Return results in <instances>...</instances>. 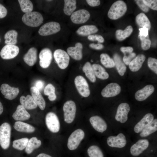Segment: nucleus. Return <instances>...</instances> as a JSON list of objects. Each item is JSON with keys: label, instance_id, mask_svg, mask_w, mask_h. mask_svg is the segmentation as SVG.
<instances>
[{"label": "nucleus", "instance_id": "obj_48", "mask_svg": "<svg viewBox=\"0 0 157 157\" xmlns=\"http://www.w3.org/2000/svg\"><path fill=\"white\" fill-rule=\"evenodd\" d=\"M139 8L144 12H147L149 10V8L143 3L141 0H135Z\"/></svg>", "mask_w": 157, "mask_h": 157}, {"label": "nucleus", "instance_id": "obj_10", "mask_svg": "<svg viewBox=\"0 0 157 157\" xmlns=\"http://www.w3.org/2000/svg\"><path fill=\"white\" fill-rule=\"evenodd\" d=\"M11 127L7 122L3 123L0 126V145L4 149H7L10 142Z\"/></svg>", "mask_w": 157, "mask_h": 157}, {"label": "nucleus", "instance_id": "obj_58", "mask_svg": "<svg viewBox=\"0 0 157 157\" xmlns=\"http://www.w3.org/2000/svg\"><path fill=\"white\" fill-rule=\"evenodd\" d=\"M1 38H0V42H1Z\"/></svg>", "mask_w": 157, "mask_h": 157}, {"label": "nucleus", "instance_id": "obj_3", "mask_svg": "<svg viewBox=\"0 0 157 157\" xmlns=\"http://www.w3.org/2000/svg\"><path fill=\"white\" fill-rule=\"evenodd\" d=\"M135 139L128 149L132 157H139L148 150L156 148L157 139L141 138Z\"/></svg>", "mask_w": 157, "mask_h": 157}, {"label": "nucleus", "instance_id": "obj_43", "mask_svg": "<svg viewBox=\"0 0 157 157\" xmlns=\"http://www.w3.org/2000/svg\"><path fill=\"white\" fill-rule=\"evenodd\" d=\"M141 42V46L142 49L144 50L149 49L151 46V41L149 39V35L147 36H139Z\"/></svg>", "mask_w": 157, "mask_h": 157}, {"label": "nucleus", "instance_id": "obj_26", "mask_svg": "<svg viewBox=\"0 0 157 157\" xmlns=\"http://www.w3.org/2000/svg\"><path fill=\"white\" fill-rule=\"evenodd\" d=\"M145 58V56L144 54L138 55L129 63V67L130 70L133 72L139 70L142 67Z\"/></svg>", "mask_w": 157, "mask_h": 157}, {"label": "nucleus", "instance_id": "obj_33", "mask_svg": "<svg viewBox=\"0 0 157 157\" xmlns=\"http://www.w3.org/2000/svg\"><path fill=\"white\" fill-rule=\"evenodd\" d=\"M82 70L89 80L92 83L96 82V79L90 63L87 62L82 67Z\"/></svg>", "mask_w": 157, "mask_h": 157}, {"label": "nucleus", "instance_id": "obj_8", "mask_svg": "<svg viewBox=\"0 0 157 157\" xmlns=\"http://www.w3.org/2000/svg\"><path fill=\"white\" fill-rule=\"evenodd\" d=\"M43 19L41 14L36 11L25 13L22 17V20L24 24L32 27L40 26L43 23Z\"/></svg>", "mask_w": 157, "mask_h": 157}, {"label": "nucleus", "instance_id": "obj_56", "mask_svg": "<svg viewBox=\"0 0 157 157\" xmlns=\"http://www.w3.org/2000/svg\"><path fill=\"white\" fill-rule=\"evenodd\" d=\"M3 110V107L1 102L0 101V115L2 113Z\"/></svg>", "mask_w": 157, "mask_h": 157}, {"label": "nucleus", "instance_id": "obj_5", "mask_svg": "<svg viewBox=\"0 0 157 157\" xmlns=\"http://www.w3.org/2000/svg\"><path fill=\"white\" fill-rule=\"evenodd\" d=\"M89 122L92 129L96 132L107 135L114 133L110 124L106 119L95 115L91 116Z\"/></svg>", "mask_w": 157, "mask_h": 157}, {"label": "nucleus", "instance_id": "obj_57", "mask_svg": "<svg viewBox=\"0 0 157 157\" xmlns=\"http://www.w3.org/2000/svg\"><path fill=\"white\" fill-rule=\"evenodd\" d=\"M46 1H52V0H47Z\"/></svg>", "mask_w": 157, "mask_h": 157}, {"label": "nucleus", "instance_id": "obj_23", "mask_svg": "<svg viewBox=\"0 0 157 157\" xmlns=\"http://www.w3.org/2000/svg\"><path fill=\"white\" fill-rule=\"evenodd\" d=\"M30 90L31 96L38 106L41 110H44L46 107V102L40 91L34 86L31 87Z\"/></svg>", "mask_w": 157, "mask_h": 157}, {"label": "nucleus", "instance_id": "obj_49", "mask_svg": "<svg viewBox=\"0 0 157 157\" xmlns=\"http://www.w3.org/2000/svg\"><path fill=\"white\" fill-rule=\"evenodd\" d=\"M7 10L2 4L0 3V19L5 17L7 15Z\"/></svg>", "mask_w": 157, "mask_h": 157}, {"label": "nucleus", "instance_id": "obj_30", "mask_svg": "<svg viewBox=\"0 0 157 157\" xmlns=\"http://www.w3.org/2000/svg\"><path fill=\"white\" fill-rule=\"evenodd\" d=\"M92 66L96 77L102 80L106 79L108 78L109 74L101 65L99 64H94Z\"/></svg>", "mask_w": 157, "mask_h": 157}, {"label": "nucleus", "instance_id": "obj_27", "mask_svg": "<svg viewBox=\"0 0 157 157\" xmlns=\"http://www.w3.org/2000/svg\"><path fill=\"white\" fill-rule=\"evenodd\" d=\"M97 27L93 25H86L80 27L76 31V33L79 35L87 36L92 35L98 32Z\"/></svg>", "mask_w": 157, "mask_h": 157}, {"label": "nucleus", "instance_id": "obj_45", "mask_svg": "<svg viewBox=\"0 0 157 157\" xmlns=\"http://www.w3.org/2000/svg\"><path fill=\"white\" fill-rule=\"evenodd\" d=\"M88 39L92 41H97L98 43H103L104 40L101 35L98 34H92L88 36Z\"/></svg>", "mask_w": 157, "mask_h": 157}, {"label": "nucleus", "instance_id": "obj_54", "mask_svg": "<svg viewBox=\"0 0 157 157\" xmlns=\"http://www.w3.org/2000/svg\"><path fill=\"white\" fill-rule=\"evenodd\" d=\"M120 50L124 54L126 53H130L133 51V48L131 47H123L120 48Z\"/></svg>", "mask_w": 157, "mask_h": 157}, {"label": "nucleus", "instance_id": "obj_41", "mask_svg": "<svg viewBox=\"0 0 157 157\" xmlns=\"http://www.w3.org/2000/svg\"><path fill=\"white\" fill-rule=\"evenodd\" d=\"M22 11L25 13L32 12L33 7L32 2L29 0H18Z\"/></svg>", "mask_w": 157, "mask_h": 157}, {"label": "nucleus", "instance_id": "obj_42", "mask_svg": "<svg viewBox=\"0 0 157 157\" xmlns=\"http://www.w3.org/2000/svg\"><path fill=\"white\" fill-rule=\"evenodd\" d=\"M28 140L27 138L15 140L13 142V147L18 150H22L26 148Z\"/></svg>", "mask_w": 157, "mask_h": 157}, {"label": "nucleus", "instance_id": "obj_24", "mask_svg": "<svg viewBox=\"0 0 157 157\" xmlns=\"http://www.w3.org/2000/svg\"><path fill=\"white\" fill-rule=\"evenodd\" d=\"M37 58V50L34 47L30 48L23 57L25 63L30 66H33L36 63Z\"/></svg>", "mask_w": 157, "mask_h": 157}, {"label": "nucleus", "instance_id": "obj_18", "mask_svg": "<svg viewBox=\"0 0 157 157\" xmlns=\"http://www.w3.org/2000/svg\"><path fill=\"white\" fill-rule=\"evenodd\" d=\"M0 90L4 97L9 100L15 99L18 96L19 90L18 88L12 87L7 83H3L0 86Z\"/></svg>", "mask_w": 157, "mask_h": 157}, {"label": "nucleus", "instance_id": "obj_9", "mask_svg": "<svg viewBox=\"0 0 157 157\" xmlns=\"http://www.w3.org/2000/svg\"><path fill=\"white\" fill-rule=\"evenodd\" d=\"M63 110L65 122L68 124L72 123L75 118L76 111L75 102L71 100L66 101L63 105Z\"/></svg>", "mask_w": 157, "mask_h": 157}, {"label": "nucleus", "instance_id": "obj_53", "mask_svg": "<svg viewBox=\"0 0 157 157\" xmlns=\"http://www.w3.org/2000/svg\"><path fill=\"white\" fill-rule=\"evenodd\" d=\"M44 85V83L43 81L38 80L36 81L34 86L40 91L43 88Z\"/></svg>", "mask_w": 157, "mask_h": 157}, {"label": "nucleus", "instance_id": "obj_2", "mask_svg": "<svg viewBox=\"0 0 157 157\" xmlns=\"http://www.w3.org/2000/svg\"><path fill=\"white\" fill-rule=\"evenodd\" d=\"M132 141L130 136L124 130L106 135L105 139L106 147L111 150H128Z\"/></svg>", "mask_w": 157, "mask_h": 157}, {"label": "nucleus", "instance_id": "obj_12", "mask_svg": "<svg viewBox=\"0 0 157 157\" xmlns=\"http://www.w3.org/2000/svg\"><path fill=\"white\" fill-rule=\"evenodd\" d=\"M46 125L51 132L58 133L60 129V123L58 118L54 112H50L46 114L45 117Z\"/></svg>", "mask_w": 157, "mask_h": 157}, {"label": "nucleus", "instance_id": "obj_25", "mask_svg": "<svg viewBox=\"0 0 157 157\" xmlns=\"http://www.w3.org/2000/svg\"><path fill=\"white\" fill-rule=\"evenodd\" d=\"M12 117L17 121H24L29 119L30 115L26 109L21 104L17 107L16 110L13 114Z\"/></svg>", "mask_w": 157, "mask_h": 157}, {"label": "nucleus", "instance_id": "obj_52", "mask_svg": "<svg viewBox=\"0 0 157 157\" xmlns=\"http://www.w3.org/2000/svg\"><path fill=\"white\" fill-rule=\"evenodd\" d=\"M89 46L90 48L96 50H101L104 47V45L100 43H98L97 44H95L94 43H91L89 44Z\"/></svg>", "mask_w": 157, "mask_h": 157}, {"label": "nucleus", "instance_id": "obj_15", "mask_svg": "<svg viewBox=\"0 0 157 157\" xmlns=\"http://www.w3.org/2000/svg\"><path fill=\"white\" fill-rule=\"evenodd\" d=\"M60 24L56 22H51L42 26L38 31V33L42 36H47L57 33L60 31Z\"/></svg>", "mask_w": 157, "mask_h": 157}, {"label": "nucleus", "instance_id": "obj_34", "mask_svg": "<svg viewBox=\"0 0 157 157\" xmlns=\"http://www.w3.org/2000/svg\"><path fill=\"white\" fill-rule=\"evenodd\" d=\"M41 141L38 140L36 137H33L29 140L25 148V152L28 154H30L33 150L38 147L41 145Z\"/></svg>", "mask_w": 157, "mask_h": 157}, {"label": "nucleus", "instance_id": "obj_31", "mask_svg": "<svg viewBox=\"0 0 157 157\" xmlns=\"http://www.w3.org/2000/svg\"><path fill=\"white\" fill-rule=\"evenodd\" d=\"M135 21L137 25L141 28L145 26L148 31L151 29L150 22L144 13H141L137 15L135 18Z\"/></svg>", "mask_w": 157, "mask_h": 157}, {"label": "nucleus", "instance_id": "obj_37", "mask_svg": "<svg viewBox=\"0 0 157 157\" xmlns=\"http://www.w3.org/2000/svg\"><path fill=\"white\" fill-rule=\"evenodd\" d=\"M133 31V27L131 25L127 26L124 30H117L115 32L116 38L119 41H122L129 37L132 33Z\"/></svg>", "mask_w": 157, "mask_h": 157}, {"label": "nucleus", "instance_id": "obj_20", "mask_svg": "<svg viewBox=\"0 0 157 157\" xmlns=\"http://www.w3.org/2000/svg\"><path fill=\"white\" fill-rule=\"evenodd\" d=\"M121 91V87L119 84L112 83L108 84L102 89L101 94L104 97H111L117 95Z\"/></svg>", "mask_w": 157, "mask_h": 157}, {"label": "nucleus", "instance_id": "obj_32", "mask_svg": "<svg viewBox=\"0 0 157 157\" xmlns=\"http://www.w3.org/2000/svg\"><path fill=\"white\" fill-rule=\"evenodd\" d=\"M87 152L89 157H104L101 147L96 144H93L88 148Z\"/></svg>", "mask_w": 157, "mask_h": 157}, {"label": "nucleus", "instance_id": "obj_4", "mask_svg": "<svg viewBox=\"0 0 157 157\" xmlns=\"http://www.w3.org/2000/svg\"><path fill=\"white\" fill-rule=\"evenodd\" d=\"M151 113H148L141 117H135L131 125L126 131L131 137H135L145 127L151 123L156 118Z\"/></svg>", "mask_w": 157, "mask_h": 157}, {"label": "nucleus", "instance_id": "obj_1", "mask_svg": "<svg viewBox=\"0 0 157 157\" xmlns=\"http://www.w3.org/2000/svg\"><path fill=\"white\" fill-rule=\"evenodd\" d=\"M131 108L126 102H122L117 106L115 112L106 119L114 133L121 130H126L132 124L135 117L130 114Z\"/></svg>", "mask_w": 157, "mask_h": 157}, {"label": "nucleus", "instance_id": "obj_29", "mask_svg": "<svg viewBox=\"0 0 157 157\" xmlns=\"http://www.w3.org/2000/svg\"><path fill=\"white\" fill-rule=\"evenodd\" d=\"M13 127L16 131L20 132L31 133L35 131V128L33 126L21 121L15 122Z\"/></svg>", "mask_w": 157, "mask_h": 157}, {"label": "nucleus", "instance_id": "obj_14", "mask_svg": "<svg viewBox=\"0 0 157 157\" xmlns=\"http://www.w3.org/2000/svg\"><path fill=\"white\" fill-rule=\"evenodd\" d=\"M53 57L59 68L64 69L67 67L70 57L67 52L63 49H56L54 52Z\"/></svg>", "mask_w": 157, "mask_h": 157}, {"label": "nucleus", "instance_id": "obj_38", "mask_svg": "<svg viewBox=\"0 0 157 157\" xmlns=\"http://www.w3.org/2000/svg\"><path fill=\"white\" fill-rule=\"evenodd\" d=\"M63 11L66 15L70 16L76 8V1L75 0H65Z\"/></svg>", "mask_w": 157, "mask_h": 157}, {"label": "nucleus", "instance_id": "obj_6", "mask_svg": "<svg viewBox=\"0 0 157 157\" xmlns=\"http://www.w3.org/2000/svg\"><path fill=\"white\" fill-rule=\"evenodd\" d=\"M127 10L126 3L122 0H118L111 5L108 13L109 18L113 20L117 19L123 16Z\"/></svg>", "mask_w": 157, "mask_h": 157}, {"label": "nucleus", "instance_id": "obj_21", "mask_svg": "<svg viewBox=\"0 0 157 157\" xmlns=\"http://www.w3.org/2000/svg\"><path fill=\"white\" fill-rule=\"evenodd\" d=\"M154 90V88L153 85H147L136 92L135 95V99L138 101H143L150 96Z\"/></svg>", "mask_w": 157, "mask_h": 157}, {"label": "nucleus", "instance_id": "obj_40", "mask_svg": "<svg viewBox=\"0 0 157 157\" xmlns=\"http://www.w3.org/2000/svg\"><path fill=\"white\" fill-rule=\"evenodd\" d=\"M100 61L105 67L111 68L115 66L114 61L107 54L102 53L100 55Z\"/></svg>", "mask_w": 157, "mask_h": 157}, {"label": "nucleus", "instance_id": "obj_46", "mask_svg": "<svg viewBox=\"0 0 157 157\" xmlns=\"http://www.w3.org/2000/svg\"><path fill=\"white\" fill-rule=\"evenodd\" d=\"M143 3L149 8L154 10H157V1L156 0H143Z\"/></svg>", "mask_w": 157, "mask_h": 157}, {"label": "nucleus", "instance_id": "obj_11", "mask_svg": "<svg viewBox=\"0 0 157 157\" xmlns=\"http://www.w3.org/2000/svg\"><path fill=\"white\" fill-rule=\"evenodd\" d=\"M135 139L147 138L157 139V118L156 117L135 137Z\"/></svg>", "mask_w": 157, "mask_h": 157}, {"label": "nucleus", "instance_id": "obj_51", "mask_svg": "<svg viewBox=\"0 0 157 157\" xmlns=\"http://www.w3.org/2000/svg\"><path fill=\"white\" fill-rule=\"evenodd\" d=\"M139 30L140 32L138 36H142L146 37L149 35L148 30L146 28V26H144L142 28H139Z\"/></svg>", "mask_w": 157, "mask_h": 157}, {"label": "nucleus", "instance_id": "obj_19", "mask_svg": "<svg viewBox=\"0 0 157 157\" xmlns=\"http://www.w3.org/2000/svg\"><path fill=\"white\" fill-rule=\"evenodd\" d=\"M39 64L42 68H47L50 66L52 59V53L51 50L45 48L42 49L39 54Z\"/></svg>", "mask_w": 157, "mask_h": 157}, {"label": "nucleus", "instance_id": "obj_17", "mask_svg": "<svg viewBox=\"0 0 157 157\" xmlns=\"http://www.w3.org/2000/svg\"><path fill=\"white\" fill-rule=\"evenodd\" d=\"M90 16V13L87 10L82 9L73 12L71 15L70 19L75 24H81L86 22Z\"/></svg>", "mask_w": 157, "mask_h": 157}, {"label": "nucleus", "instance_id": "obj_47", "mask_svg": "<svg viewBox=\"0 0 157 157\" xmlns=\"http://www.w3.org/2000/svg\"><path fill=\"white\" fill-rule=\"evenodd\" d=\"M136 56V54L134 52L129 53L128 56L125 55L123 58V61L124 63L126 65H129L130 63L132 61Z\"/></svg>", "mask_w": 157, "mask_h": 157}, {"label": "nucleus", "instance_id": "obj_35", "mask_svg": "<svg viewBox=\"0 0 157 157\" xmlns=\"http://www.w3.org/2000/svg\"><path fill=\"white\" fill-rule=\"evenodd\" d=\"M18 33L15 30H11L5 34L4 38L6 44L15 45L17 43Z\"/></svg>", "mask_w": 157, "mask_h": 157}, {"label": "nucleus", "instance_id": "obj_22", "mask_svg": "<svg viewBox=\"0 0 157 157\" xmlns=\"http://www.w3.org/2000/svg\"><path fill=\"white\" fill-rule=\"evenodd\" d=\"M83 46L80 42L76 43L75 47H70L67 48V53L72 58L76 60H80L83 58Z\"/></svg>", "mask_w": 157, "mask_h": 157}, {"label": "nucleus", "instance_id": "obj_28", "mask_svg": "<svg viewBox=\"0 0 157 157\" xmlns=\"http://www.w3.org/2000/svg\"><path fill=\"white\" fill-rule=\"evenodd\" d=\"M19 101L21 105L27 110L35 109L38 106L32 96L29 94L26 97L21 96L20 98Z\"/></svg>", "mask_w": 157, "mask_h": 157}, {"label": "nucleus", "instance_id": "obj_36", "mask_svg": "<svg viewBox=\"0 0 157 157\" xmlns=\"http://www.w3.org/2000/svg\"><path fill=\"white\" fill-rule=\"evenodd\" d=\"M115 66L119 74L122 76L126 72V67L122 62L120 56L117 53H115L113 56Z\"/></svg>", "mask_w": 157, "mask_h": 157}, {"label": "nucleus", "instance_id": "obj_50", "mask_svg": "<svg viewBox=\"0 0 157 157\" xmlns=\"http://www.w3.org/2000/svg\"><path fill=\"white\" fill-rule=\"evenodd\" d=\"M88 4L92 7L99 6L100 4V1L99 0H86Z\"/></svg>", "mask_w": 157, "mask_h": 157}, {"label": "nucleus", "instance_id": "obj_39", "mask_svg": "<svg viewBox=\"0 0 157 157\" xmlns=\"http://www.w3.org/2000/svg\"><path fill=\"white\" fill-rule=\"evenodd\" d=\"M44 92V94L48 96L49 99L51 101L55 100L56 98L55 93V88L51 83H49L45 87Z\"/></svg>", "mask_w": 157, "mask_h": 157}, {"label": "nucleus", "instance_id": "obj_7", "mask_svg": "<svg viewBox=\"0 0 157 157\" xmlns=\"http://www.w3.org/2000/svg\"><path fill=\"white\" fill-rule=\"evenodd\" d=\"M85 135L84 131L81 129H78L74 131L69 137L67 145L68 149L71 151L76 149Z\"/></svg>", "mask_w": 157, "mask_h": 157}, {"label": "nucleus", "instance_id": "obj_13", "mask_svg": "<svg viewBox=\"0 0 157 157\" xmlns=\"http://www.w3.org/2000/svg\"><path fill=\"white\" fill-rule=\"evenodd\" d=\"M74 83L79 94L84 97L89 96L90 92L89 85L85 79L81 75L76 76L74 79Z\"/></svg>", "mask_w": 157, "mask_h": 157}, {"label": "nucleus", "instance_id": "obj_44", "mask_svg": "<svg viewBox=\"0 0 157 157\" xmlns=\"http://www.w3.org/2000/svg\"><path fill=\"white\" fill-rule=\"evenodd\" d=\"M147 64L149 67L156 74H157V60L152 58H148Z\"/></svg>", "mask_w": 157, "mask_h": 157}, {"label": "nucleus", "instance_id": "obj_55", "mask_svg": "<svg viewBox=\"0 0 157 157\" xmlns=\"http://www.w3.org/2000/svg\"><path fill=\"white\" fill-rule=\"evenodd\" d=\"M36 157H52L50 155L45 153H41Z\"/></svg>", "mask_w": 157, "mask_h": 157}, {"label": "nucleus", "instance_id": "obj_16", "mask_svg": "<svg viewBox=\"0 0 157 157\" xmlns=\"http://www.w3.org/2000/svg\"><path fill=\"white\" fill-rule=\"evenodd\" d=\"M19 51V48L16 45L6 44L1 49L0 55L3 59H10L15 57L18 55Z\"/></svg>", "mask_w": 157, "mask_h": 157}]
</instances>
